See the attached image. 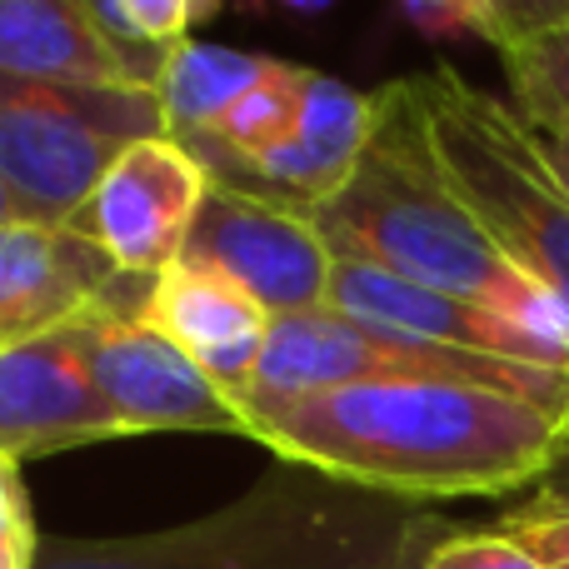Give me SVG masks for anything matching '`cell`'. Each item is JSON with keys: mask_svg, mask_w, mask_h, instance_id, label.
<instances>
[{"mask_svg": "<svg viewBox=\"0 0 569 569\" xmlns=\"http://www.w3.org/2000/svg\"><path fill=\"white\" fill-rule=\"evenodd\" d=\"M240 410L276 460L405 505L550 485L569 455V415L455 380H360Z\"/></svg>", "mask_w": 569, "mask_h": 569, "instance_id": "cell-1", "label": "cell"}, {"mask_svg": "<svg viewBox=\"0 0 569 569\" xmlns=\"http://www.w3.org/2000/svg\"><path fill=\"white\" fill-rule=\"evenodd\" d=\"M335 260L380 266L425 290L485 305L495 315L569 340V310L495 246L435 160L410 76L375 90V130L355 176L315 210Z\"/></svg>", "mask_w": 569, "mask_h": 569, "instance_id": "cell-2", "label": "cell"}, {"mask_svg": "<svg viewBox=\"0 0 569 569\" xmlns=\"http://www.w3.org/2000/svg\"><path fill=\"white\" fill-rule=\"evenodd\" d=\"M450 520L280 460L246 495L146 535H40L36 569H385Z\"/></svg>", "mask_w": 569, "mask_h": 569, "instance_id": "cell-3", "label": "cell"}, {"mask_svg": "<svg viewBox=\"0 0 569 569\" xmlns=\"http://www.w3.org/2000/svg\"><path fill=\"white\" fill-rule=\"evenodd\" d=\"M435 160L495 246L569 310V190L545 140L510 100L435 66L410 76Z\"/></svg>", "mask_w": 569, "mask_h": 569, "instance_id": "cell-4", "label": "cell"}, {"mask_svg": "<svg viewBox=\"0 0 569 569\" xmlns=\"http://www.w3.org/2000/svg\"><path fill=\"white\" fill-rule=\"evenodd\" d=\"M146 136H166L156 90H76L0 76V176L26 220L70 226L110 160Z\"/></svg>", "mask_w": 569, "mask_h": 569, "instance_id": "cell-5", "label": "cell"}, {"mask_svg": "<svg viewBox=\"0 0 569 569\" xmlns=\"http://www.w3.org/2000/svg\"><path fill=\"white\" fill-rule=\"evenodd\" d=\"M360 380H455L485 385L500 395H520L545 410L569 415V370L545 365H515L495 355L450 350V345L410 340V335L380 330V325L350 320L340 310H305L270 325L266 355L256 365V380L240 395V405L290 400V395L335 390Z\"/></svg>", "mask_w": 569, "mask_h": 569, "instance_id": "cell-6", "label": "cell"}, {"mask_svg": "<svg viewBox=\"0 0 569 569\" xmlns=\"http://www.w3.org/2000/svg\"><path fill=\"white\" fill-rule=\"evenodd\" d=\"M146 290L96 310L80 325L86 365L126 435H240L250 420L230 390H220L170 335L140 315Z\"/></svg>", "mask_w": 569, "mask_h": 569, "instance_id": "cell-7", "label": "cell"}, {"mask_svg": "<svg viewBox=\"0 0 569 569\" xmlns=\"http://www.w3.org/2000/svg\"><path fill=\"white\" fill-rule=\"evenodd\" d=\"M206 196V160L190 146H180L176 136H146L130 140L110 160V170L66 230L106 250L120 276L156 280L160 270H170L186 256Z\"/></svg>", "mask_w": 569, "mask_h": 569, "instance_id": "cell-8", "label": "cell"}, {"mask_svg": "<svg viewBox=\"0 0 569 569\" xmlns=\"http://www.w3.org/2000/svg\"><path fill=\"white\" fill-rule=\"evenodd\" d=\"M180 260H196V266H210L246 284L276 320L330 310L335 250L325 246L315 216L276 206V200L210 180V196L200 206V220Z\"/></svg>", "mask_w": 569, "mask_h": 569, "instance_id": "cell-9", "label": "cell"}, {"mask_svg": "<svg viewBox=\"0 0 569 569\" xmlns=\"http://www.w3.org/2000/svg\"><path fill=\"white\" fill-rule=\"evenodd\" d=\"M370 130H375V96H360L345 80L310 70L305 76L300 120H295V130L276 150L246 160L220 156V150H196V156L206 160L216 186L246 190V196L315 216L355 176L365 146H370Z\"/></svg>", "mask_w": 569, "mask_h": 569, "instance_id": "cell-10", "label": "cell"}, {"mask_svg": "<svg viewBox=\"0 0 569 569\" xmlns=\"http://www.w3.org/2000/svg\"><path fill=\"white\" fill-rule=\"evenodd\" d=\"M86 325V320H80ZM80 325L0 345V455L16 465L40 455L126 440L86 365Z\"/></svg>", "mask_w": 569, "mask_h": 569, "instance_id": "cell-11", "label": "cell"}, {"mask_svg": "<svg viewBox=\"0 0 569 569\" xmlns=\"http://www.w3.org/2000/svg\"><path fill=\"white\" fill-rule=\"evenodd\" d=\"M146 284L150 280L120 276L106 250L66 226H0V345L80 325Z\"/></svg>", "mask_w": 569, "mask_h": 569, "instance_id": "cell-12", "label": "cell"}, {"mask_svg": "<svg viewBox=\"0 0 569 569\" xmlns=\"http://www.w3.org/2000/svg\"><path fill=\"white\" fill-rule=\"evenodd\" d=\"M330 310L365 325H380V330H395V335H410V340L495 355V360H515V365L569 370V340L530 330V325L510 320V315H495L485 305L425 290V284L400 280L380 266H360V260H335Z\"/></svg>", "mask_w": 569, "mask_h": 569, "instance_id": "cell-13", "label": "cell"}, {"mask_svg": "<svg viewBox=\"0 0 569 569\" xmlns=\"http://www.w3.org/2000/svg\"><path fill=\"white\" fill-rule=\"evenodd\" d=\"M140 315L160 335H170L236 400L256 380V365L266 355L270 325H276V315L246 284H236L210 266H196V260H176L170 270H160L146 284Z\"/></svg>", "mask_w": 569, "mask_h": 569, "instance_id": "cell-14", "label": "cell"}, {"mask_svg": "<svg viewBox=\"0 0 569 569\" xmlns=\"http://www.w3.org/2000/svg\"><path fill=\"white\" fill-rule=\"evenodd\" d=\"M0 76L76 90H156L90 0H0Z\"/></svg>", "mask_w": 569, "mask_h": 569, "instance_id": "cell-15", "label": "cell"}, {"mask_svg": "<svg viewBox=\"0 0 569 569\" xmlns=\"http://www.w3.org/2000/svg\"><path fill=\"white\" fill-rule=\"evenodd\" d=\"M276 56H256V50H230V46H206V40H180L166 50L156 76V100L166 116V136L176 140H200L226 120L246 90L276 70Z\"/></svg>", "mask_w": 569, "mask_h": 569, "instance_id": "cell-16", "label": "cell"}, {"mask_svg": "<svg viewBox=\"0 0 569 569\" xmlns=\"http://www.w3.org/2000/svg\"><path fill=\"white\" fill-rule=\"evenodd\" d=\"M305 76H310V66H290V60H280V66L270 70V76L260 80L256 90H246V96H240L236 106L226 110V120H220L210 136L180 140V146H190V150H220V156H240V160L276 150L280 140L295 130V120H300Z\"/></svg>", "mask_w": 569, "mask_h": 569, "instance_id": "cell-17", "label": "cell"}, {"mask_svg": "<svg viewBox=\"0 0 569 569\" xmlns=\"http://www.w3.org/2000/svg\"><path fill=\"white\" fill-rule=\"evenodd\" d=\"M90 6L110 30V40L156 80L166 50L190 40V30L206 26L226 0H90Z\"/></svg>", "mask_w": 569, "mask_h": 569, "instance_id": "cell-18", "label": "cell"}, {"mask_svg": "<svg viewBox=\"0 0 569 569\" xmlns=\"http://www.w3.org/2000/svg\"><path fill=\"white\" fill-rule=\"evenodd\" d=\"M505 76H510V106L530 120L535 130H565L569 126V30L540 40L505 46Z\"/></svg>", "mask_w": 569, "mask_h": 569, "instance_id": "cell-19", "label": "cell"}, {"mask_svg": "<svg viewBox=\"0 0 569 569\" xmlns=\"http://www.w3.org/2000/svg\"><path fill=\"white\" fill-rule=\"evenodd\" d=\"M420 569H545V565L535 560L515 535H505L500 525H490V530H465V525H455V530H445L440 540L425 550Z\"/></svg>", "mask_w": 569, "mask_h": 569, "instance_id": "cell-20", "label": "cell"}, {"mask_svg": "<svg viewBox=\"0 0 569 569\" xmlns=\"http://www.w3.org/2000/svg\"><path fill=\"white\" fill-rule=\"evenodd\" d=\"M40 530L30 515V495L20 480V465L0 455V569H36Z\"/></svg>", "mask_w": 569, "mask_h": 569, "instance_id": "cell-21", "label": "cell"}, {"mask_svg": "<svg viewBox=\"0 0 569 569\" xmlns=\"http://www.w3.org/2000/svg\"><path fill=\"white\" fill-rule=\"evenodd\" d=\"M400 16L430 40H490L495 46V16L485 0H395Z\"/></svg>", "mask_w": 569, "mask_h": 569, "instance_id": "cell-22", "label": "cell"}, {"mask_svg": "<svg viewBox=\"0 0 569 569\" xmlns=\"http://www.w3.org/2000/svg\"><path fill=\"white\" fill-rule=\"evenodd\" d=\"M495 16V50L569 30V0H485Z\"/></svg>", "mask_w": 569, "mask_h": 569, "instance_id": "cell-23", "label": "cell"}, {"mask_svg": "<svg viewBox=\"0 0 569 569\" xmlns=\"http://www.w3.org/2000/svg\"><path fill=\"white\" fill-rule=\"evenodd\" d=\"M250 16H270V10H284V16H325L335 0H236Z\"/></svg>", "mask_w": 569, "mask_h": 569, "instance_id": "cell-24", "label": "cell"}, {"mask_svg": "<svg viewBox=\"0 0 569 569\" xmlns=\"http://www.w3.org/2000/svg\"><path fill=\"white\" fill-rule=\"evenodd\" d=\"M545 156H550V166H555V176H560V186L569 190V126L565 130H545Z\"/></svg>", "mask_w": 569, "mask_h": 569, "instance_id": "cell-25", "label": "cell"}, {"mask_svg": "<svg viewBox=\"0 0 569 569\" xmlns=\"http://www.w3.org/2000/svg\"><path fill=\"white\" fill-rule=\"evenodd\" d=\"M16 220H26V210H20L16 190H10L6 176H0V226H16Z\"/></svg>", "mask_w": 569, "mask_h": 569, "instance_id": "cell-26", "label": "cell"}, {"mask_svg": "<svg viewBox=\"0 0 569 569\" xmlns=\"http://www.w3.org/2000/svg\"><path fill=\"white\" fill-rule=\"evenodd\" d=\"M445 530H455V525H445ZM440 530V535H445ZM440 535H430V540H425V545H415V550L410 555H400V560H395V565H385V569H420V560H425V550H430V545L435 540H440Z\"/></svg>", "mask_w": 569, "mask_h": 569, "instance_id": "cell-27", "label": "cell"}, {"mask_svg": "<svg viewBox=\"0 0 569 569\" xmlns=\"http://www.w3.org/2000/svg\"><path fill=\"white\" fill-rule=\"evenodd\" d=\"M550 495H569V455H565V465L555 470V480H550Z\"/></svg>", "mask_w": 569, "mask_h": 569, "instance_id": "cell-28", "label": "cell"}]
</instances>
